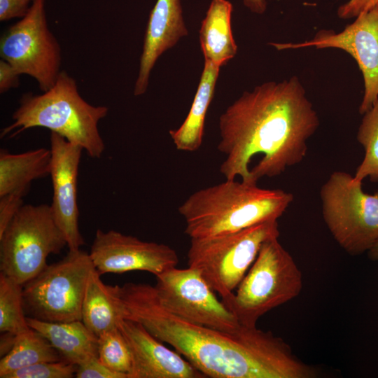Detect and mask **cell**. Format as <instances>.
I'll return each instance as SVG.
<instances>
[{
  "label": "cell",
  "instance_id": "cell-15",
  "mask_svg": "<svg viewBox=\"0 0 378 378\" xmlns=\"http://www.w3.org/2000/svg\"><path fill=\"white\" fill-rule=\"evenodd\" d=\"M118 328L132 357L128 378L206 377L176 350L165 346L141 323L124 319Z\"/></svg>",
  "mask_w": 378,
  "mask_h": 378
},
{
  "label": "cell",
  "instance_id": "cell-5",
  "mask_svg": "<svg viewBox=\"0 0 378 378\" xmlns=\"http://www.w3.org/2000/svg\"><path fill=\"white\" fill-rule=\"evenodd\" d=\"M278 238L262 244L236 291L222 300L243 326L256 327L262 316L301 292L302 272Z\"/></svg>",
  "mask_w": 378,
  "mask_h": 378
},
{
  "label": "cell",
  "instance_id": "cell-3",
  "mask_svg": "<svg viewBox=\"0 0 378 378\" xmlns=\"http://www.w3.org/2000/svg\"><path fill=\"white\" fill-rule=\"evenodd\" d=\"M293 200L291 193L266 189L257 183L225 181L198 190L178 209L186 222L185 233L200 239L235 232L277 220Z\"/></svg>",
  "mask_w": 378,
  "mask_h": 378
},
{
  "label": "cell",
  "instance_id": "cell-33",
  "mask_svg": "<svg viewBox=\"0 0 378 378\" xmlns=\"http://www.w3.org/2000/svg\"><path fill=\"white\" fill-rule=\"evenodd\" d=\"M369 257L373 260H378V241L368 251Z\"/></svg>",
  "mask_w": 378,
  "mask_h": 378
},
{
  "label": "cell",
  "instance_id": "cell-2",
  "mask_svg": "<svg viewBox=\"0 0 378 378\" xmlns=\"http://www.w3.org/2000/svg\"><path fill=\"white\" fill-rule=\"evenodd\" d=\"M320 121L299 78L268 81L244 91L219 118L220 172L257 183L301 162Z\"/></svg>",
  "mask_w": 378,
  "mask_h": 378
},
{
  "label": "cell",
  "instance_id": "cell-14",
  "mask_svg": "<svg viewBox=\"0 0 378 378\" xmlns=\"http://www.w3.org/2000/svg\"><path fill=\"white\" fill-rule=\"evenodd\" d=\"M50 140L53 192L50 208L69 250H78L85 243L79 230L77 200L78 167L83 149L55 132H51Z\"/></svg>",
  "mask_w": 378,
  "mask_h": 378
},
{
  "label": "cell",
  "instance_id": "cell-28",
  "mask_svg": "<svg viewBox=\"0 0 378 378\" xmlns=\"http://www.w3.org/2000/svg\"><path fill=\"white\" fill-rule=\"evenodd\" d=\"M77 378H127L121 373L114 372L106 367L99 359L93 356L79 365L76 372Z\"/></svg>",
  "mask_w": 378,
  "mask_h": 378
},
{
  "label": "cell",
  "instance_id": "cell-20",
  "mask_svg": "<svg viewBox=\"0 0 378 378\" xmlns=\"http://www.w3.org/2000/svg\"><path fill=\"white\" fill-rule=\"evenodd\" d=\"M50 149L40 148L22 153L0 151V197L29 190L31 183L50 175Z\"/></svg>",
  "mask_w": 378,
  "mask_h": 378
},
{
  "label": "cell",
  "instance_id": "cell-9",
  "mask_svg": "<svg viewBox=\"0 0 378 378\" xmlns=\"http://www.w3.org/2000/svg\"><path fill=\"white\" fill-rule=\"evenodd\" d=\"M94 268L89 253L69 250L64 258L23 285L25 313L45 321H81L85 290Z\"/></svg>",
  "mask_w": 378,
  "mask_h": 378
},
{
  "label": "cell",
  "instance_id": "cell-22",
  "mask_svg": "<svg viewBox=\"0 0 378 378\" xmlns=\"http://www.w3.org/2000/svg\"><path fill=\"white\" fill-rule=\"evenodd\" d=\"M60 360H64L51 344L31 328L15 337L12 347L0 360V377L38 363Z\"/></svg>",
  "mask_w": 378,
  "mask_h": 378
},
{
  "label": "cell",
  "instance_id": "cell-25",
  "mask_svg": "<svg viewBox=\"0 0 378 378\" xmlns=\"http://www.w3.org/2000/svg\"><path fill=\"white\" fill-rule=\"evenodd\" d=\"M98 358L106 367L128 378L132 369V357L119 328L98 337Z\"/></svg>",
  "mask_w": 378,
  "mask_h": 378
},
{
  "label": "cell",
  "instance_id": "cell-27",
  "mask_svg": "<svg viewBox=\"0 0 378 378\" xmlns=\"http://www.w3.org/2000/svg\"><path fill=\"white\" fill-rule=\"evenodd\" d=\"M27 192V190H20L0 197V235L24 205L23 197Z\"/></svg>",
  "mask_w": 378,
  "mask_h": 378
},
{
  "label": "cell",
  "instance_id": "cell-19",
  "mask_svg": "<svg viewBox=\"0 0 378 378\" xmlns=\"http://www.w3.org/2000/svg\"><path fill=\"white\" fill-rule=\"evenodd\" d=\"M220 68L204 62L197 89L187 117L178 129L169 131L177 150L193 152L200 148L205 118L214 94Z\"/></svg>",
  "mask_w": 378,
  "mask_h": 378
},
{
  "label": "cell",
  "instance_id": "cell-16",
  "mask_svg": "<svg viewBox=\"0 0 378 378\" xmlns=\"http://www.w3.org/2000/svg\"><path fill=\"white\" fill-rule=\"evenodd\" d=\"M188 34L181 1L157 0L147 24L134 95L146 92L158 59Z\"/></svg>",
  "mask_w": 378,
  "mask_h": 378
},
{
  "label": "cell",
  "instance_id": "cell-4",
  "mask_svg": "<svg viewBox=\"0 0 378 378\" xmlns=\"http://www.w3.org/2000/svg\"><path fill=\"white\" fill-rule=\"evenodd\" d=\"M108 108L87 102L79 94L76 80L61 71L52 88L41 94H24L14 111L13 122L2 129L1 138L15 136L33 127H45L80 146L93 158L105 150L98 125Z\"/></svg>",
  "mask_w": 378,
  "mask_h": 378
},
{
  "label": "cell",
  "instance_id": "cell-1",
  "mask_svg": "<svg viewBox=\"0 0 378 378\" xmlns=\"http://www.w3.org/2000/svg\"><path fill=\"white\" fill-rule=\"evenodd\" d=\"M125 319L141 323L212 378H315L317 369L302 361L270 331L241 327L225 332L185 321L160 302L154 286L109 285Z\"/></svg>",
  "mask_w": 378,
  "mask_h": 378
},
{
  "label": "cell",
  "instance_id": "cell-24",
  "mask_svg": "<svg viewBox=\"0 0 378 378\" xmlns=\"http://www.w3.org/2000/svg\"><path fill=\"white\" fill-rule=\"evenodd\" d=\"M363 115L356 139L363 147L365 155L356 169L354 180L363 182L369 177L372 182L378 183V99Z\"/></svg>",
  "mask_w": 378,
  "mask_h": 378
},
{
  "label": "cell",
  "instance_id": "cell-29",
  "mask_svg": "<svg viewBox=\"0 0 378 378\" xmlns=\"http://www.w3.org/2000/svg\"><path fill=\"white\" fill-rule=\"evenodd\" d=\"M34 0H0V21L24 18Z\"/></svg>",
  "mask_w": 378,
  "mask_h": 378
},
{
  "label": "cell",
  "instance_id": "cell-17",
  "mask_svg": "<svg viewBox=\"0 0 378 378\" xmlns=\"http://www.w3.org/2000/svg\"><path fill=\"white\" fill-rule=\"evenodd\" d=\"M27 321L69 363L78 365L91 356H98V337L80 320L51 322L27 316Z\"/></svg>",
  "mask_w": 378,
  "mask_h": 378
},
{
  "label": "cell",
  "instance_id": "cell-10",
  "mask_svg": "<svg viewBox=\"0 0 378 378\" xmlns=\"http://www.w3.org/2000/svg\"><path fill=\"white\" fill-rule=\"evenodd\" d=\"M0 56L20 75L34 78L42 92L53 86L61 72V48L49 29L45 0H34L27 15L3 34Z\"/></svg>",
  "mask_w": 378,
  "mask_h": 378
},
{
  "label": "cell",
  "instance_id": "cell-30",
  "mask_svg": "<svg viewBox=\"0 0 378 378\" xmlns=\"http://www.w3.org/2000/svg\"><path fill=\"white\" fill-rule=\"evenodd\" d=\"M377 4L378 0H349L338 8L337 15L344 20L356 18Z\"/></svg>",
  "mask_w": 378,
  "mask_h": 378
},
{
  "label": "cell",
  "instance_id": "cell-21",
  "mask_svg": "<svg viewBox=\"0 0 378 378\" xmlns=\"http://www.w3.org/2000/svg\"><path fill=\"white\" fill-rule=\"evenodd\" d=\"M81 321L97 337L118 328L124 320L121 306L94 268L89 276L83 297Z\"/></svg>",
  "mask_w": 378,
  "mask_h": 378
},
{
  "label": "cell",
  "instance_id": "cell-6",
  "mask_svg": "<svg viewBox=\"0 0 378 378\" xmlns=\"http://www.w3.org/2000/svg\"><path fill=\"white\" fill-rule=\"evenodd\" d=\"M279 235L277 220H273L235 232L190 239L188 266L197 270L225 300L233 294L262 244Z\"/></svg>",
  "mask_w": 378,
  "mask_h": 378
},
{
  "label": "cell",
  "instance_id": "cell-13",
  "mask_svg": "<svg viewBox=\"0 0 378 378\" xmlns=\"http://www.w3.org/2000/svg\"><path fill=\"white\" fill-rule=\"evenodd\" d=\"M89 254L100 275L140 270L157 276L176 267L179 262L176 251L166 244L143 241L113 230H97Z\"/></svg>",
  "mask_w": 378,
  "mask_h": 378
},
{
  "label": "cell",
  "instance_id": "cell-23",
  "mask_svg": "<svg viewBox=\"0 0 378 378\" xmlns=\"http://www.w3.org/2000/svg\"><path fill=\"white\" fill-rule=\"evenodd\" d=\"M22 285L4 273L0 274V331L16 337L31 328L23 306Z\"/></svg>",
  "mask_w": 378,
  "mask_h": 378
},
{
  "label": "cell",
  "instance_id": "cell-12",
  "mask_svg": "<svg viewBox=\"0 0 378 378\" xmlns=\"http://www.w3.org/2000/svg\"><path fill=\"white\" fill-rule=\"evenodd\" d=\"M278 50L314 47L337 48L350 55L360 70L364 93L358 108L360 114L370 110L378 99V4L358 15L340 31L320 30L309 41L299 43H269Z\"/></svg>",
  "mask_w": 378,
  "mask_h": 378
},
{
  "label": "cell",
  "instance_id": "cell-31",
  "mask_svg": "<svg viewBox=\"0 0 378 378\" xmlns=\"http://www.w3.org/2000/svg\"><path fill=\"white\" fill-rule=\"evenodd\" d=\"M20 74L8 62L0 60V93H5L11 88H17L20 84Z\"/></svg>",
  "mask_w": 378,
  "mask_h": 378
},
{
  "label": "cell",
  "instance_id": "cell-32",
  "mask_svg": "<svg viewBox=\"0 0 378 378\" xmlns=\"http://www.w3.org/2000/svg\"><path fill=\"white\" fill-rule=\"evenodd\" d=\"M244 6L255 14H262L267 8L266 0H243Z\"/></svg>",
  "mask_w": 378,
  "mask_h": 378
},
{
  "label": "cell",
  "instance_id": "cell-26",
  "mask_svg": "<svg viewBox=\"0 0 378 378\" xmlns=\"http://www.w3.org/2000/svg\"><path fill=\"white\" fill-rule=\"evenodd\" d=\"M78 365L66 360L38 363L10 372L4 378H71Z\"/></svg>",
  "mask_w": 378,
  "mask_h": 378
},
{
  "label": "cell",
  "instance_id": "cell-8",
  "mask_svg": "<svg viewBox=\"0 0 378 378\" xmlns=\"http://www.w3.org/2000/svg\"><path fill=\"white\" fill-rule=\"evenodd\" d=\"M320 197L323 220L346 253L360 255L378 241V190L365 193L362 182L335 171L321 186Z\"/></svg>",
  "mask_w": 378,
  "mask_h": 378
},
{
  "label": "cell",
  "instance_id": "cell-18",
  "mask_svg": "<svg viewBox=\"0 0 378 378\" xmlns=\"http://www.w3.org/2000/svg\"><path fill=\"white\" fill-rule=\"evenodd\" d=\"M232 9L228 0H211L199 31L204 62L219 67L237 52L231 28Z\"/></svg>",
  "mask_w": 378,
  "mask_h": 378
},
{
  "label": "cell",
  "instance_id": "cell-7",
  "mask_svg": "<svg viewBox=\"0 0 378 378\" xmlns=\"http://www.w3.org/2000/svg\"><path fill=\"white\" fill-rule=\"evenodd\" d=\"M67 246L50 205L24 204L0 235L1 272L24 285Z\"/></svg>",
  "mask_w": 378,
  "mask_h": 378
},
{
  "label": "cell",
  "instance_id": "cell-11",
  "mask_svg": "<svg viewBox=\"0 0 378 378\" xmlns=\"http://www.w3.org/2000/svg\"><path fill=\"white\" fill-rule=\"evenodd\" d=\"M154 286L161 304L188 322L225 332H236L241 324L195 269L176 267L157 276Z\"/></svg>",
  "mask_w": 378,
  "mask_h": 378
}]
</instances>
